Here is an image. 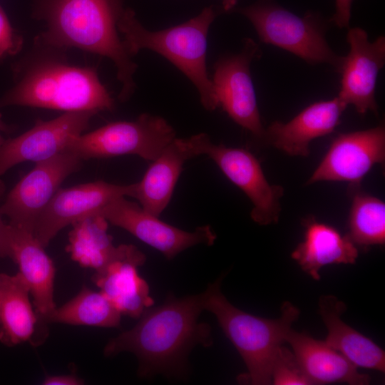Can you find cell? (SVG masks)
I'll list each match as a JSON object with an SVG mask.
<instances>
[{
  "mask_svg": "<svg viewBox=\"0 0 385 385\" xmlns=\"http://www.w3.org/2000/svg\"><path fill=\"white\" fill-rule=\"evenodd\" d=\"M125 9L123 0H32V16L45 26L35 41L57 49L73 47L108 58L121 84L118 98L126 101L135 90L138 65L118 30Z\"/></svg>",
  "mask_w": 385,
  "mask_h": 385,
  "instance_id": "cell-1",
  "label": "cell"
},
{
  "mask_svg": "<svg viewBox=\"0 0 385 385\" xmlns=\"http://www.w3.org/2000/svg\"><path fill=\"white\" fill-rule=\"evenodd\" d=\"M203 309L202 293L168 297L163 304L146 309L132 329L110 340L104 354H134L141 377L180 374L194 346L209 347L212 344L210 325L198 321Z\"/></svg>",
  "mask_w": 385,
  "mask_h": 385,
  "instance_id": "cell-2",
  "label": "cell"
},
{
  "mask_svg": "<svg viewBox=\"0 0 385 385\" xmlns=\"http://www.w3.org/2000/svg\"><path fill=\"white\" fill-rule=\"evenodd\" d=\"M64 50L34 41L17 66L14 86L1 99L0 108L21 106L63 111H111L115 101L96 68L68 63Z\"/></svg>",
  "mask_w": 385,
  "mask_h": 385,
  "instance_id": "cell-3",
  "label": "cell"
},
{
  "mask_svg": "<svg viewBox=\"0 0 385 385\" xmlns=\"http://www.w3.org/2000/svg\"><path fill=\"white\" fill-rule=\"evenodd\" d=\"M217 14L214 6H210L183 24L150 31L141 24L133 9L125 8L118 30L131 56L148 49L165 57L193 83L202 106L212 111L218 104L207 73L206 56L209 29Z\"/></svg>",
  "mask_w": 385,
  "mask_h": 385,
  "instance_id": "cell-4",
  "label": "cell"
},
{
  "mask_svg": "<svg viewBox=\"0 0 385 385\" xmlns=\"http://www.w3.org/2000/svg\"><path fill=\"white\" fill-rule=\"evenodd\" d=\"M222 277L202 292L203 308L212 313L226 337L236 348L247 372L240 381L253 385L272 384V369L277 352L300 312L289 302L281 307V316L266 319L232 305L220 291Z\"/></svg>",
  "mask_w": 385,
  "mask_h": 385,
  "instance_id": "cell-5",
  "label": "cell"
},
{
  "mask_svg": "<svg viewBox=\"0 0 385 385\" xmlns=\"http://www.w3.org/2000/svg\"><path fill=\"white\" fill-rule=\"evenodd\" d=\"M253 25L260 39L286 50L310 64L327 63L339 71L344 57L328 44L319 16H299L273 0H259L237 9Z\"/></svg>",
  "mask_w": 385,
  "mask_h": 385,
  "instance_id": "cell-6",
  "label": "cell"
},
{
  "mask_svg": "<svg viewBox=\"0 0 385 385\" xmlns=\"http://www.w3.org/2000/svg\"><path fill=\"white\" fill-rule=\"evenodd\" d=\"M175 137L174 129L163 118L143 113L133 121L113 122L82 133L66 151L81 160L129 154L153 160Z\"/></svg>",
  "mask_w": 385,
  "mask_h": 385,
  "instance_id": "cell-7",
  "label": "cell"
},
{
  "mask_svg": "<svg viewBox=\"0 0 385 385\" xmlns=\"http://www.w3.org/2000/svg\"><path fill=\"white\" fill-rule=\"evenodd\" d=\"M260 55L259 46L252 38H245L238 53L222 56L215 62L211 80L218 107L237 124L263 140L265 128L250 72L251 63Z\"/></svg>",
  "mask_w": 385,
  "mask_h": 385,
  "instance_id": "cell-8",
  "label": "cell"
},
{
  "mask_svg": "<svg viewBox=\"0 0 385 385\" xmlns=\"http://www.w3.org/2000/svg\"><path fill=\"white\" fill-rule=\"evenodd\" d=\"M81 162L72 153L64 151L36 163L11 190L1 206L2 215L9 219V224L34 233L38 219L61 184L81 168Z\"/></svg>",
  "mask_w": 385,
  "mask_h": 385,
  "instance_id": "cell-9",
  "label": "cell"
},
{
  "mask_svg": "<svg viewBox=\"0 0 385 385\" xmlns=\"http://www.w3.org/2000/svg\"><path fill=\"white\" fill-rule=\"evenodd\" d=\"M96 214L160 251L168 260L196 245H212L216 235L209 225L187 232L169 225L125 197L115 199Z\"/></svg>",
  "mask_w": 385,
  "mask_h": 385,
  "instance_id": "cell-10",
  "label": "cell"
},
{
  "mask_svg": "<svg viewBox=\"0 0 385 385\" xmlns=\"http://www.w3.org/2000/svg\"><path fill=\"white\" fill-rule=\"evenodd\" d=\"M96 113L91 111L64 112L49 120H38L26 132L5 140L0 147V175L21 163H38L66 151L71 142L88 128Z\"/></svg>",
  "mask_w": 385,
  "mask_h": 385,
  "instance_id": "cell-11",
  "label": "cell"
},
{
  "mask_svg": "<svg viewBox=\"0 0 385 385\" xmlns=\"http://www.w3.org/2000/svg\"><path fill=\"white\" fill-rule=\"evenodd\" d=\"M205 155L250 199L252 204L250 217L255 222L268 225L278 222L284 188L268 182L259 160L252 153L210 142Z\"/></svg>",
  "mask_w": 385,
  "mask_h": 385,
  "instance_id": "cell-12",
  "label": "cell"
},
{
  "mask_svg": "<svg viewBox=\"0 0 385 385\" xmlns=\"http://www.w3.org/2000/svg\"><path fill=\"white\" fill-rule=\"evenodd\" d=\"M384 160V125L342 133L333 140L307 184L337 181L358 186L374 165H382Z\"/></svg>",
  "mask_w": 385,
  "mask_h": 385,
  "instance_id": "cell-13",
  "label": "cell"
},
{
  "mask_svg": "<svg viewBox=\"0 0 385 385\" xmlns=\"http://www.w3.org/2000/svg\"><path fill=\"white\" fill-rule=\"evenodd\" d=\"M135 186L98 180L59 188L38 219L34 235L46 247L63 227L96 214L116 198L132 197Z\"/></svg>",
  "mask_w": 385,
  "mask_h": 385,
  "instance_id": "cell-14",
  "label": "cell"
},
{
  "mask_svg": "<svg viewBox=\"0 0 385 385\" xmlns=\"http://www.w3.org/2000/svg\"><path fill=\"white\" fill-rule=\"evenodd\" d=\"M349 52L340 69L341 87L337 96L346 106H354L359 113H377L376 86L379 71L385 63V38L369 41L366 32L355 27L349 30Z\"/></svg>",
  "mask_w": 385,
  "mask_h": 385,
  "instance_id": "cell-15",
  "label": "cell"
},
{
  "mask_svg": "<svg viewBox=\"0 0 385 385\" xmlns=\"http://www.w3.org/2000/svg\"><path fill=\"white\" fill-rule=\"evenodd\" d=\"M211 142L206 133L175 138L153 160L142 180L135 183L132 197L147 212L159 217L168 206L184 163L205 155Z\"/></svg>",
  "mask_w": 385,
  "mask_h": 385,
  "instance_id": "cell-16",
  "label": "cell"
},
{
  "mask_svg": "<svg viewBox=\"0 0 385 385\" xmlns=\"http://www.w3.org/2000/svg\"><path fill=\"white\" fill-rule=\"evenodd\" d=\"M9 245L10 258L18 265L19 273L33 297L38 322L32 339L41 334V344L44 339L43 326L49 322L56 308L53 300L55 267L33 232L9 225Z\"/></svg>",
  "mask_w": 385,
  "mask_h": 385,
  "instance_id": "cell-17",
  "label": "cell"
},
{
  "mask_svg": "<svg viewBox=\"0 0 385 385\" xmlns=\"http://www.w3.org/2000/svg\"><path fill=\"white\" fill-rule=\"evenodd\" d=\"M145 262V255L135 246L120 245L115 257L93 277L100 292L121 314L139 318L153 304L148 284L137 271Z\"/></svg>",
  "mask_w": 385,
  "mask_h": 385,
  "instance_id": "cell-18",
  "label": "cell"
},
{
  "mask_svg": "<svg viewBox=\"0 0 385 385\" xmlns=\"http://www.w3.org/2000/svg\"><path fill=\"white\" fill-rule=\"evenodd\" d=\"M346 107L338 97L314 103L287 123H272L263 140L289 155L308 156L310 143L332 133Z\"/></svg>",
  "mask_w": 385,
  "mask_h": 385,
  "instance_id": "cell-19",
  "label": "cell"
},
{
  "mask_svg": "<svg viewBox=\"0 0 385 385\" xmlns=\"http://www.w3.org/2000/svg\"><path fill=\"white\" fill-rule=\"evenodd\" d=\"M287 342L300 367L312 384L336 382L350 385H366L370 377L358 371V367L324 341L314 339L305 332L292 328L288 331Z\"/></svg>",
  "mask_w": 385,
  "mask_h": 385,
  "instance_id": "cell-20",
  "label": "cell"
},
{
  "mask_svg": "<svg viewBox=\"0 0 385 385\" xmlns=\"http://www.w3.org/2000/svg\"><path fill=\"white\" fill-rule=\"evenodd\" d=\"M319 313L328 334L324 342L357 367L385 371V352L379 346L341 318L346 304L334 295L319 299Z\"/></svg>",
  "mask_w": 385,
  "mask_h": 385,
  "instance_id": "cell-21",
  "label": "cell"
},
{
  "mask_svg": "<svg viewBox=\"0 0 385 385\" xmlns=\"http://www.w3.org/2000/svg\"><path fill=\"white\" fill-rule=\"evenodd\" d=\"M304 225V240L291 257L314 279H320L319 271L326 265L355 263L359 249L346 234L314 218L306 220Z\"/></svg>",
  "mask_w": 385,
  "mask_h": 385,
  "instance_id": "cell-22",
  "label": "cell"
},
{
  "mask_svg": "<svg viewBox=\"0 0 385 385\" xmlns=\"http://www.w3.org/2000/svg\"><path fill=\"white\" fill-rule=\"evenodd\" d=\"M29 293L19 272L0 274V342L6 346L31 341L35 334L38 320Z\"/></svg>",
  "mask_w": 385,
  "mask_h": 385,
  "instance_id": "cell-23",
  "label": "cell"
},
{
  "mask_svg": "<svg viewBox=\"0 0 385 385\" xmlns=\"http://www.w3.org/2000/svg\"><path fill=\"white\" fill-rule=\"evenodd\" d=\"M108 223L101 215L93 214L72 224L66 251L73 261L97 272L115 257L118 247L108 232Z\"/></svg>",
  "mask_w": 385,
  "mask_h": 385,
  "instance_id": "cell-24",
  "label": "cell"
},
{
  "mask_svg": "<svg viewBox=\"0 0 385 385\" xmlns=\"http://www.w3.org/2000/svg\"><path fill=\"white\" fill-rule=\"evenodd\" d=\"M121 314L101 292L83 287L81 292L59 308H56L49 322L71 325L117 327Z\"/></svg>",
  "mask_w": 385,
  "mask_h": 385,
  "instance_id": "cell-25",
  "label": "cell"
},
{
  "mask_svg": "<svg viewBox=\"0 0 385 385\" xmlns=\"http://www.w3.org/2000/svg\"><path fill=\"white\" fill-rule=\"evenodd\" d=\"M346 234L358 247L385 243V204L361 192L353 193Z\"/></svg>",
  "mask_w": 385,
  "mask_h": 385,
  "instance_id": "cell-26",
  "label": "cell"
},
{
  "mask_svg": "<svg viewBox=\"0 0 385 385\" xmlns=\"http://www.w3.org/2000/svg\"><path fill=\"white\" fill-rule=\"evenodd\" d=\"M272 384L274 385H311L292 351L280 346L272 369Z\"/></svg>",
  "mask_w": 385,
  "mask_h": 385,
  "instance_id": "cell-27",
  "label": "cell"
},
{
  "mask_svg": "<svg viewBox=\"0 0 385 385\" xmlns=\"http://www.w3.org/2000/svg\"><path fill=\"white\" fill-rule=\"evenodd\" d=\"M23 38L12 28L0 5V60L17 54L22 48Z\"/></svg>",
  "mask_w": 385,
  "mask_h": 385,
  "instance_id": "cell-28",
  "label": "cell"
},
{
  "mask_svg": "<svg viewBox=\"0 0 385 385\" xmlns=\"http://www.w3.org/2000/svg\"><path fill=\"white\" fill-rule=\"evenodd\" d=\"M354 0H335V12L332 21L339 28L349 26Z\"/></svg>",
  "mask_w": 385,
  "mask_h": 385,
  "instance_id": "cell-29",
  "label": "cell"
},
{
  "mask_svg": "<svg viewBox=\"0 0 385 385\" xmlns=\"http://www.w3.org/2000/svg\"><path fill=\"white\" fill-rule=\"evenodd\" d=\"M5 190V184L0 179V199L4 193ZM2 215L0 206V258L10 257L9 225L6 224L3 221Z\"/></svg>",
  "mask_w": 385,
  "mask_h": 385,
  "instance_id": "cell-30",
  "label": "cell"
},
{
  "mask_svg": "<svg viewBox=\"0 0 385 385\" xmlns=\"http://www.w3.org/2000/svg\"><path fill=\"white\" fill-rule=\"evenodd\" d=\"M42 384L44 385H80L83 384V381L72 374L54 375L47 376Z\"/></svg>",
  "mask_w": 385,
  "mask_h": 385,
  "instance_id": "cell-31",
  "label": "cell"
},
{
  "mask_svg": "<svg viewBox=\"0 0 385 385\" xmlns=\"http://www.w3.org/2000/svg\"><path fill=\"white\" fill-rule=\"evenodd\" d=\"M11 130L9 126H8L2 120L1 115L0 113V147L4 143L5 139L2 135V133H9Z\"/></svg>",
  "mask_w": 385,
  "mask_h": 385,
  "instance_id": "cell-32",
  "label": "cell"
},
{
  "mask_svg": "<svg viewBox=\"0 0 385 385\" xmlns=\"http://www.w3.org/2000/svg\"><path fill=\"white\" fill-rule=\"evenodd\" d=\"M237 0H222V9L225 11H230L235 8Z\"/></svg>",
  "mask_w": 385,
  "mask_h": 385,
  "instance_id": "cell-33",
  "label": "cell"
}]
</instances>
